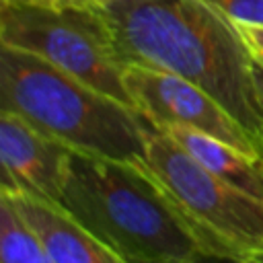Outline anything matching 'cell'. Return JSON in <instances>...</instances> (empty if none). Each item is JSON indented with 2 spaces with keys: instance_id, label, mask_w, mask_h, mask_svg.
<instances>
[{
  "instance_id": "3957f363",
  "label": "cell",
  "mask_w": 263,
  "mask_h": 263,
  "mask_svg": "<svg viewBox=\"0 0 263 263\" xmlns=\"http://www.w3.org/2000/svg\"><path fill=\"white\" fill-rule=\"evenodd\" d=\"M62 205L129 263L205 257L142 162L72 152Z\"/></svg>"
},
{
  "instance_id": "2e32d148",
  "label": "cell",
  "mask_w": 263,
  "mask_h": 263,
  "mask_svg": "<svg viewBox=\"0 0 263 263\" xmlns=\"http://www.w3.org/2000/svg\"><path fill=\"white\" fill-rule=\"evenodd\" d=\"M251 263H263V257H257V259H253Z\"/></svg>"
},
{
  "instance_id": "4fadbf2b",
  "label": "cell",
  "mask_w": 263,
  "mask_h": 263,
  "mask_svg": "<svg viewBox=\"0 0 263 263\" xmlns=\"http://www.w3.org/2000/svg\"><path fill=\"white\" fill-rule=\"evenodd\" d=\"M4 2H27V4H47V6H62V4H88L86 0H4Z\"/></svg>"
},
{
  "instance_id": "9a60e30c",
  "label": "cell",
  "mask_w": 263,
  "mask_h": 263,
  "mask_svg": "<svg viewBox=\"0 0 263 263\" xmlns=\"http://www.w3.org/2000/svg\"><path fill=\"white\" fill-rule=\"evenodd\" d=\"M88 4H92V6H97V8H105V6H109L111 2H115V0H86Z\"/></svg>"
},
{
  "instance_id": "5bb4252c",
  "label": "cell",
  "mask_w": 263,
  "mask_h": 263,
  "mask_svg": "<svg viewBox=\"0 0 263 263\" xmlns=\"http://www.w3.org/2000/svg\"><path fill=\"white\" fill-rule=\"evenodd\" d=\"M253 72H255V84H257L259 103H261V111H263V68L255 66V68H253ZM261 144H263V138H261Z\"/></svg>"
},
{
  "instance_id": "30bf717a",
  "label": "cell",
  "mask_w": 263,
  "mask_h": 263,
  "mask_svg": "<svg viewBox=\"0 0 263 263\" xmlns=\"http://www.w3.org/2000/svg\"><path fill=\"white\" fill-rule=\"evenodd\" d=\"M0 263H49L41 242L0 193Z\"/></svg>"
},
{
  "instance_id": "8992f818",
  "label": "cell",
  "mask_w": 263,
  "mask_h": 263,
  "mask_svg": "<svg viewBox=\"0 0 263 263\" xmlns=\"http://www.w3.org/2000/svg\"><path fill=\"white\" fill-rule=\"evenodd\" d=\"M123 82L134 109H138L156 129H193L228 142L245 152L263 156L261 144L247 127L197 84L177 74L144 66H125Z\"/></svg>"
},
{
  "instance_id": "52a82bcc",
  "label": "cell",
  "mask_w": 263,
  "mask_h": 263,
  "mask_svg": "<svg viewBox=\"0 0 263 263\" xmlns=\"http://www.w3.org/2000/svg\"><path fill=\"white\" fill-rule=\"evenodd\" d=\"M72 148L0 109V189L25 191L62 205Z\"/></svg>"
},
{
  "instance_id": "7a4b0ae2",
  "label": "cell",
  "mask_w": 263,
  "mask_h": 263,
  "mask_svg": "<svg viewBox=\"0 0 263 263\" xmlns=\"http://www.w3.org/2000/svg\"><path fill=\"white\" fill-rule=\"evenodd\" d=\"M0 109L74 152L142 162L152 123L47 60L0 43Z\"/></svg>"
},
{
  "instance_id": "5b68a950",
  "label": "cell",
  "mask_w": 263,
  "mask_h": 263,
  "mask_svg": "<svg viewBox=\"0 0 263 263\" xmlns=\"http://www.w3.org/2000/svg\"><path fill=\"white\" fill-rule=\"evenodd\" d=\"M0 43L35 53L101 92L129 105L111 29L92 4H27L0 0Z\"/></svg>"
},
{
  "instance_id": "6da1fadb",
  "label": "cell",
  "mask_w": 263,
  "mask_h": 263,
  "mask_svg": "<svg viewBox=\"0 0 263 263\" xmlns=\"http://www.w3.org/2000/svg\"><path fill=\"white\" fill-rule=\"evenodd\" d=\"M101 12L125 66L171 72L197 84L261 144L255 64L226 14L203 0H115Z\"/></svg>"
},
{
  "instance_id": "8fae6325",
  "label": "cell",
  "mask_w": 263,
  "mask_h": 263,
  "mask_svg": "<svg viewBox=\"0 0 263 263\" xmlns=\"http://www.w3.org/2000/svg\"><path fill=\"white\" fill-rule=\"evenodd\" d=\"M234 23L263 25V0H203Z\"/></svg>"
},
{
  "instance_id": "277c9868",
  "label": "cell",
  "mask_w": 263,
  "mask_h": 263,
  "mask_svg": "<svg viewBox=\"0 0 263 263\" xmlns=\"http://www.w3.org/2000/svg\"><path fill=\"white\" fill-rule=\"evenodd\" d=\"M142 164L205 257L251 263L263 257V199L218 179L166 132L152 127Z\"/></svg>"
},
{
  "instance_id": "ba28073f",
  "label": "cell",
  "mask_w": 263,
  "mask_h": 263,
  "mask_svg": "<svg viewBox=\"0 0 263 263\" xmlns=\"http://www.w3.org/2000/svg\"><path fill=\"white\" fill-rule=\"evenodd\" d=\"M33 230L49 263H129L113 247L90 232L64 205L25 191H2Z\"/></svg>"
},
{
  "instance_id": "9c48e42d",
  "label": "cell",
  "mask_w": 263,
  "mask_h": 263,
  "mask_svg": "<svg viewBox=\"0 0 263 263\" xmlns=\"http://www.w3.org/2000/svg\"><path fill=\"white\" fill-rule=\"evenodd\" d=\"M162 132H166L205 171L240 191L263 199V156L245 152L228 142L193 129L164 127Z\"/></svg>"
},
{
  "instance_id": "7c38bea8",
  "label": "cell",
  "mask_w": 263,
  "mask_h": 263,
  "mask_svg": "<svg viewBox=\"0 0 263 263\" xmlns=\"http://www.w3.org/2000/svg\"><path fill=\"white\" fill-rule=\"evenodd\" d=\"M234 25L249 49L253 64L263 68V25H259V23H234Z\"/></svg>"
}]
</instances>
